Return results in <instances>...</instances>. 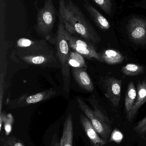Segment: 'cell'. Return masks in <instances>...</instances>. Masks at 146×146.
<instances>
[{
    "mask_svg": "<svg viewBox=\"0 0 146 146\" xmlns=\"http://www.w3.org/2000/svg\"><path fill=\"white\" fill-rule=\"evenodd\" d=\"M66 29L72 35H78L95 43L100 41V37L89 23L78 7L71 0L66 1L62 19Z\"/></svg>",
    "mask_w": 146,
    "mask_h": 146,
    "instance_id": "1",
    "label": "cell"
},
{
    "mask_svg": "<svg viewBox=\"0 0 146 146\" xmlns=\"http://www.w3.org/2000/svg\"><path fill=\"white\" fill-rule=\"evenodd\" d=\"M77 101L80 110L92 123L99 135L104 140L108 141L111 132V121L106 114L97 105L92 103L94 109H92L80 97L77 98Z\"/></svg>",
    "mask_w": 146,
    "mask_h": 146,
    "instance_id": "2",
    "label": "cell"
},
{
    "mask_svg": "<svg viewBox=\"0 0 146 146\" xmlns=\"http://www.w3.org/2000/svg\"><path fill=\"white\" fill-rule=\"evenodd\" d=\"M56 13L53 0H46L43 7L37 13L36 29L44 36H48L53 28Z\"/></svg>",
    "mask_w": 146,
    "mask_h": 146,
    "instance_id": "3",
    "label": "cell"
},
{
    "mask_svg": "<svg viewBox=\"0 0 146 146\" xmlns=\"http://www.w3.org/2000/svg\"><path fill=\"white\" fill-rule=\"evenodd\" d=\"M100 83L112 105L114 108L118 107L121 98L122 80L106 76L101 77Z\"/></svg>",
    "mask_w": 146,
    "mask_h": 146,
    "instance_id": "4",
    "label": "cell"
},
{
    "mask_svg": "<svg viewBox=\"0 0 146 146\" xmlns=\"http://www.w3.org/2000/svg\"><path fill=\"white\" fill-rule=\"evenodd\" d=\"M20 58L27 64L33 65L48 66L55 62V57L48 47L29 52L20 53Z\"/></svg>",
    "mask_w": 146,
    "mask_h": 146,
    "instance_id": "5",
    "label": "cell"
},
{
    "mask_svg": "<svg viewBox=\"0 0 146 146\" xmlns=\"http://www.w3.org/2000/svg\"><path fill=\"white\" fill-rule=\"evenodd\" d=\"M56 94V91L51 88L30 96L24 95L12 102L11 104L10 103V107L17 108L26 106L30 104H35L48 100Z\"/></svg>",
    "mask_w": 146,
    "mask_h": 146,
    "instance_id": "6",
    "label": "cell"
},
{
    "mask_svg": "<svg viewBox=\"0 0 146 146\" xmlns=\"http://www.w3.org/2000/svg\"><path fill=\"white\" fill-rule=\"evenodd\" d=\"M127 29L129 37L133 42L139 44L146 42V20L138 18L131 19Z\"/></svg>",
    "mask_w": 146,
    "mask_h": 146,
    "instance_id": "7",
    "label": "cell"
},
{
    "mask_svg": "<svg viewBox=\"0 0 146 146\" xmlns=\"http://www.w3.org/2000/svg\"><path fill=\"white\" fill-rule=\"evenodd\" d=\"M80 122L91 143L94 146H103L106 144L107 141L102 139L92 125L88 117L80 113Z\"/></svg>",
    "mask_w": 146,
    "mask_h": 146,
    "instance_id": "8",
    "label": "cell"
},
{
    "mask_svg": "<svg viewBox=\"0 0 146 146\" xmlns=\"http://www.w3.org/2000/svg\"><path fill=\"white\" fill-rule=\"evenodd\" d=\"M137 90L135 104L129 113L127 115V119L129 122L133 120L140 108L146 102V79L138 82Z\"/></svg>",
    "mask_w": 146,
    "mask_h": 146,
    "instance_id": "9",
    "label": "cell"
},
{
    "mask_svg": "<svg viewBox=\"0 0 146 146\" xmlns=\"http://www.w3.org/2000/svg\"><path fill=\"white\" fill-rule=\"evenodd\" d=\"M72 73L75 81L81 88L89 92L94 90V84L85 68L72 67Z\"/></svg>",
    "mask_w": 146,
    "mask_h": 146,
    "instance_id": "10",
    "label": "cell"
},
{
    "mask_svg": "<svg viewBox=\"0 0 146 146\" xmlns=\"http://www.w3.org/2000/svg\"><path fill=\"white\" fill-rule=\"evenodd\" d=\"M73 120L71 113L66 117L64 124L62 137L60 140V146H72L73 145Z\"/></svg>",
    "mask_w": 146,
    "mask_h": 146,
    "instance_id": "11",
    "label": "cell"
},
{
    "mask_svg": "<svg viewBox=\"0 0 146 146\" xmlns=\"http://www.w3.org/2000/svg\"><path fill=\"white\" fill-rule=\"evenodd\" d=\"M84 6L100 28L105 30L110 29V24L106 19L91 5L87 0H84Z\"/></svg>",
    "mask_w": 146,
    "mask_h": 146,
    "instance_id": "12",
    "label": "cell"
},
{
    "mask_svg": "<svg viewBox=\"0 0 146 146\" xmlns=\"http://www.w3.org/2000/svg\"><path fill=\"white\" fill-rule=\"evenodd\" d=\"M100 54L102 61L109 65L117 64L124 60L123 54L119 51L113 49H107Z\"/></svg>",
    "mask_w": 146,
    "mask_h": 146,
    "instance_id": "13",
    "label": "cell"
},
{
    "mask_svg": "<svg viewBox=\"0 0 146 146\" xmlns=\"http://www.w3.org/2000/svg\"><path fill=\"white\" fill-rule=\"evenodd\" d=\"M137 96V91L134 83L130 82L128 88L125 100V108L127 115L129 113L135 104Z\"/></svg>",
    "mask_w": 146,
    "mask_h": 146,
    "instance_id": "14",
    "label": "cell"
},
{
    "mask_svg": "<svg viewBox=\"0 0 146 146\" xmlns=\"http://www.w3.org/2000/svg\"><path fill=\"white\" fill-rule=\"evenodd\" d=\"M83 56L76 51L70 52L69 55V64L71 67H81L87 69V64Z\"/></svg>",
    "mask_w": 146,
    "mask_h": 146,
    "instance_id": "15",
    "label": "cell"
},
{
    "mask_svg": "<svg viewBox=\"0 0 146 146\" xmlns=\"http://www.w3.org/2000/svg\"><path fill=\"white\" fill-rule=\"evenodd\" d=\"M144 70V67L140 65L128 64L122 67L121 72L125 76H135L143 73Z\"/></svg>",
    "mask_w": 146,
    "mask_h": 146,
    "instance_id": "16",
    "label": "cell"
},
{
    "mask_svg": "<svg viewBox=\"0 0 146 146\" xmlns=\"http://www.w3.org/2000/svg\"><path fill=\"white\" fill-rule=\"evenodd\" d=\"M43 41H35L27 38H20L17 42V46L25 50H31L40 46Z\"/></svg>",
    "mask_w": 146,
    "mask_h": 146,
    "instance_id": "17",
    "label": "cell"
},
{
    "mask_svg": "<svg viewBox=\"0 0 146 146\" xmlns=\"http://www.w3.org/2000/svg\"><path fill=\"white\" fill-rule=\"evenodd\" d=\"M1 144L4 146H25V144L19 138L11 136L1 138Z\"/></svg>",
    "mask_w": 146,
    "mask_h": 146,
    "instance_id": "18",
    "label": "cell"
},
{
    "mask_svg": "<svg viewBox=\"0 0 146 146\" xmlns=\"http://www.w3.org/2000/svg\"><path fill=\"white\" fill-rule=\"evenodd\" d=\"M5 122V129L6 134H9L11 129V123L13 122V118L11 115H8L7 116L6 115L2 112L0 113V130L1 131L2 129V123Z\"/></svg>",
    "mask_w": 146,
    "mask_h": 146,
    "instance_id": "19",
    "label": "cell"
},
{
    "mask_svg": "<svg viewBox=\"0 0 146 146\" xmlns=\"http://www.w3.org/2000/svg\"><path fill=\"white\" fill-rule=\"evenodd\" d=\"M94 1L108 15H111L112 3L111 0H94Z\"/></svg>",
    "mask_w": 146,
    "mask_h": 146,
    "instance_id": "20",
    "label": "cell"
},
{
    "mask_svg": "<svg viewBox=\"0 0 146 146\" xmlns=\"http://www.w3.org/2000/svg\"><path fill=\"white\" fill-rule=\"evenodd\" d=\"M133 130L138 135L143 136L146 135V116L138 122Z\"/></svg>",
    "mask_w": 146,
    "mask_h": 146,
    "instance_id": "21",
    "label": "cell"
},
{
    "mask_svg": "<svg viewBox=\"0 0 146 146\" xmlns=\"http://www.w3.org/2000/svg\"><path fill=\"white\" fill-rule=\"evenodd\" d=\"M123 138V135L122 133L117 130H115L112 133L111 137V141H114L117 143H119L121 141Z\"/></svg>",
    "mask_w": 146,
    "mask_h": 146,
    "instance_id": "22",
    "label": "cell"
},
{
    "mask_svg": "<svg viewBox=\"0 0 146 146\" xmlns=\"http://www.w3.org/2000/svg\"><path fill=\"white\" fill-rule=\"evenodd\" d=\"M65 2L66 0H59V21L61 20L63 17Z\"/></svg>",
    "mask_w": 146,
    "mask_h": 146,
    "instance_id": "23",
    "label": "cell"
},
{
    "mask_svg": "<svg viewBox=\"0 0 146 146\" xmlns=\"http://www.w3.org/2000/svg\"><path fill=\"white\" fill-rule=\"evenodd\" d=\"M51 146H60V142H59L58 137L56 134L53 136L51 142Z\"/></svg>",
    "mask_w": 146,
    "mask_h": 146,
    "instance_id": "24",
    "label": "cell"
}]
</instances>
